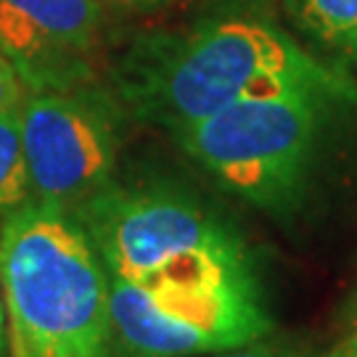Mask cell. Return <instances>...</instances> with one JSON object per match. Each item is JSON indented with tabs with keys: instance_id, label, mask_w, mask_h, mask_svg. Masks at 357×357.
<instances>
[{
	"instance_id": "1",
	"label": "cell",
	"mask_w": 357,
	"mask_h": 357,
	"mask_svg": "<svg viewBox=\"0 0 357 357\" xmlns=\"http://www.w3.org/2000/svg\"><path fill=\"white\" fill-rule=\"evenodd\" d=\"M119 103L178 135L230 103L281 90H342V79L283 29L255 19H217L183 35H153L125 56Z\"/></svg>"
},
{
	"instance_id": "2",
	"label": "cell",
	"mask_w": 357,
	"mask_h": 357,
	"mask_svg": "<svg viewBox=\"0 0 357 357\" xmlns=\"http://www.w3.org/2000/svg\"><path fill=\"white\" fill-rule=\"evenodd\" d=\"M11 347L26 357H116L109 275L79 220L26 202L0 222Z\"/></svg>"
},
{
	"instance_id": "3",
	"label": "cell",
	"mask_w": 357,
	"mask_h": 357,
	"mask_svg": "<svg viewBox=\"0 0 357 357\" xmlns=\"http://www.w3.org/2000/svg\"><path fill=\"white\" fill-rule=\"evenodd\" d=\"M109 281L132 286H259L238 230L178 188L112 185L77 209Z\"/></svg>"
},
{
	"instance_id": "4",
	"label": "cell",
	"mask_w": 357,
	"mask_h": 357,
	"mask_svg": "<svg viewBox=\"0 0 357 357\" xmlns=\"http://www.w3.org/2000/svg\"><path fill=\"white\" fill-rule=\"evenodd\" d=\"M328 98L310 88L243 98L180 130L178 141L225 191L286 212L305 191Z\"/></svg>"
},
{
	"instance_id": "5",
	"label": "cell",
	"mask_w": 357,
	"mask_h": 357,
	"mask_svg": "<svg viewBox=\"0 0 357 357\" xmlns=\"http://www.w3.org/2000/svg\"><path fill=\"white\" fill-rule=\"evenodd\" d=\"M122 109L96 82L24 93L19 106L29 202L75 215L114 185Z\"/></svg>"
},
{
	"instance_id": "6",
	"label": "cell",
	"mask_w": 357,
	"mask_h": 357,
	"mask_svg": "<svg viewBox=\"0 0 357 357\" xmlns=\"http://www.w3.org/2000/svg\"><path fill=\"white\" fill-rule=\"evenodd\" d=\"M116 347L125 357H202L270 333L259 286H132L109 281Z\"/></svg>"
},
{
	"instance_id": "7",
	"label": "cell",
	"mask_w": 357,
	"mask_h": 357,
	"mask_svg": "<svg viewBox=\"0 0 357 357\" xmlns=\"http://www.w3.org/2000/svg\"><path fill=\"white\" fill-rule=\"evenodd\" d=\"M98 0H0V48L24 93L96 82Z\"/></svg>"
},
{
	"instance_id": "8",
	"label": "cell",
	"mask_w": 357,
	"mask_h": 357,
	"mask_svg": "<svg viewBox=\"0 0 357 357\" xmlns=\"http://www.w3.org/2000/svg\"><path fill=\"white\" fill-rule=\"evenodd\" d=\"M286 6L310 38L357 56V0H286Z\"/></svg>"
},
{
	"instance_id": "9",
	"label": "cell",
	"mask_w": 357,
	"mask_h": 357,
	"mask_svg": "<svg viewBox=\"0 0 357 357\" xmlns=\"http://www.w3.org/2000/svg\"><path fill=\"white\" fill-rule=\"evenodd\" d=\"M19 106L0 112V222L29 202Z\"/></svg>"
},
{
	"instance_id": "10",
	"label": "cell",
	"mask_w": 357,
	"mask_h": 357,
	"mask_svg": "<svg viewBox=\"0 0 357 357\" xmlns=\"http://www.w3.org/2000/svg\"><path fill=\"white\" fill-rule=\"evenodd\" d=\"M24 98V88L19 82V77L13 72L11 61L6 59V53L0 48V112L16 109Z\"/></svg>"
},
{
	"instance_id": "11",
	"label": "cell",
	"mask_w": 357,
	"mask_h": 357,
	"mask_svg": "<svg viewBox=\"0 0 357 357\" xmlns=\"http://www.w3.org/2000/svg\"><path fill=\"white\" fill-rule=\"evenodd\" d=\"M206 357H315L312 352L296 349V347H278V344H246L238 349H225V352H215Z\"/></svg>"
},
{
	"instance_id": "12",
	"label": "cell",
	"mask_w": 357,
	"mask_h": 357,
	"mask_svg": "<svg viewBox=\"0 0 357 357\" xmlns=\"http://www.w3.org/2000/svg\"><path fill=\"white\" fill-rule=\"evenodd\" d=\"M323 357H357V307L355 312H352V318H349L344 336L336 342V347H333L328 355Z\"/></svg>"
},
{
	"instance_id": "13",
	"label": "cell",
	"mask_w": 357,
	"mask_h": 357,
	"mask_svg": "<svg viewBox=\"0 0 357 357\" xmlns=\"http://www.w3.org/2000/svg\"><path fill=\"white\" fill-rule=\"evenodd\" d=\"M0 357H6V333H3V302H0Z\"/></svg>"
},
{
	"instance_id": "14",
	"label": "cell",
	"mask_w": 357,
	"mask_h": 357,
	"mask_svg": "<svg viewBox=\"0 0 357 357\" xmlns=\"http://www.w3.org/2000/svg\"><path fill=\"white\" fill-rule=\"evenodd\" d=\"M116 3H125V6H156L162 0H116Z\"/></svg>"
},
{
	"instance_id": "15",
	"label": "cell",
	"mask_w": 357,
	"mask_h": 357,
	"mask_svg": "<svg viewBox=\"0 0 357 357\" xmlns=\"http://www.w3.org/2000/svg\"><path fill=\"white\" fill-rule=\"evenodd\" d=\"M11 357H26L22 349H16V347H11Z\"/></svg>"
}]
</instances>
